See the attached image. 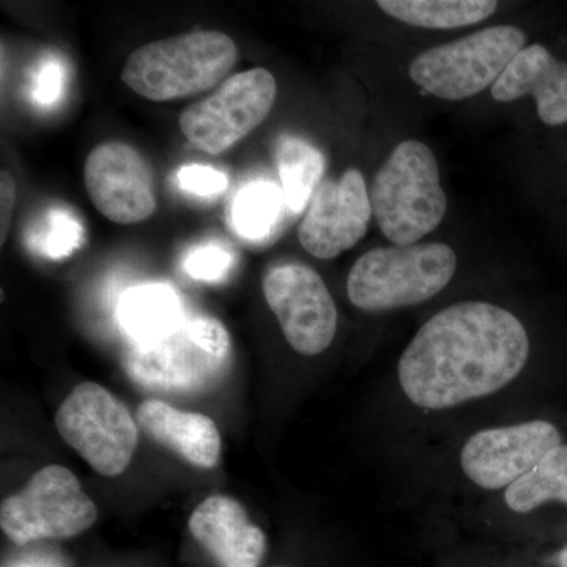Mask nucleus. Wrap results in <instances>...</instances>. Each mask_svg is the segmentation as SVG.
<instances>
[{
  "label": "nucleus",
  "instance_id": "1",
  "mask_svg": "<svg viewBox=\"0 0 567 567\" xmlns=\"http://www.w3.org/2000/svg\"><path fill=\"white\" fill-rule=\"evenodd\" d=\"M529 338L517 316L487 301H461L436 312L399 358L406 401L445 412L505 390L524 372Z\"/></svg>",
  "mask_w": 567,
  "mask_h": 567
},
{
  "label": "nucleus",
  "instance_id": "2",
  "mask_svg": "<svg viewBox=\"0 0 567 567\" xmlns=\"http://www.w3.org/2000/svg\"><path fill=\"white\" fill-rule=\"evenodd\" d=\"M237 61L229 35L193 31L137 48L123 65L122 81L152 102H173L210 91Z\"/></svg>",
  "mask_w": 567,
  "mask_h": 567
},
{
  "label": "nucleus",
  "instance_id": "3",
  "mask_svg": "<svg viewBox=\"0 0 567 567\" xmlns=\"http://www.w3.org/2000/svg\"><path fill=\"white\" fill-rule=\"evenodd\" d=\"M369 196L380 230L395 246L416 245L445 218L447 199L439 163L420 141L395 145Z\"/></svg>",
  "mask_w": 567,
  "mask_h": 567
},
{
  "label": "nucleus",
  "instance_id": "4",
  "mask_svg": "<svg viewBox=\"0 0 567 567\" xmlns=\"http://www.w3.org/2000/svg\"><path fill=\"white\" fill-rule=\"evenodd\" d=\"M456 270V252L445 244L375 248L353 264L347 297L361 311H393L431 300Z\"/></svg>",
  "mask_w": 567,
  "mask_h": 567
},
{
  "label": "nucleus",
  "instance_id": "5",
  "mask_svg": "<svg viewBox=\"0 0 567 567\" xmlns=\"http://www.w3.org/2000/svg\"><path fill=\"white\" fill-rule=\"evenodd\" d=\"M229 360L226 327L215 317L196 316L153 341L134 344L126 368L148 390L199 393L221 379Z\"/></svg>",
  "mask_w": 567,
  "mask_h": 567
},
{
  "label": "nucleus",
  "instance_id": "6",
  "mask_svg": "<svg viewBox=\"0 0 567 567\" xmlns=\"http://www.w3.org/2000/svg\"><path fill=\"white\" fill-rule=\"evenodd\" d=\"M525 44L520 29L495 25L424 51L410 63L409 74L436 99L461 102L494 85Z\"/></svg>",
  "mask_w": 567,
  "mask_h": 567
},
{
  "label": "nucleus",
  "instance_id": "7",
  "mask_svg": "<svg viewBox=\"0 0 567 567\" xmlns=\"http://www.w3.org/2000/svg\"><path fill=\"white\" fill-rule=\"evenodd\" d=\"M99 509L80 480L61 465H48L0 506V528L17 546L69 539L92 527Z\"/></svg>",
  "mask_w": 567,
  "mask_h": 567
},
{
  "label": "nucleus",
  "instance_id": "8",
  "mask_svg": "<svg viewBox=\"0 0 567 567\" xmlns=\"http://www.w3.org/2000/svg\"><path fill=\"white\" fill-rule=\"evenodd\" d=\"M62 439L99 475L114 477L128 468L140 442L132 412L99 383L74 386L55 413Z\"/></svg>",
  "mask_w": 567,
  "mask_h": 567
},
{
  "label": "nucleus",
  "instance_id": "9",
  "mask_svg": "<svg viewBox=\"0 0 567 567\" xmlns=\"http://www.w3.org/2000/svg\"><path fill=\"white\" fill-rule=\"evenodd\" d=\"M276 92L278 85L268 70L235 74L203 102L182 112L183 136L210 155L229 151L268 117Z\"/></svg>",
  "mask_w": 567,
  "mask_h": 567
},
{
  "label": "nucleus",
  "instance_id": "10",
  "mask_svg": "<svg viewBox=\"0 0 567 567\" xmlns=\"http://www.w3.org/2000/svg\"><path fill=\"white\" fill-rule=\"evenodd\" d=\"M561 443V429L540 417L481 429L462 445L458 466L480 491L505 492Z\"/></svg>",
  "mask_w": 567,
  "mask_h": 567
},
{
  "label": "nucleus",
  "instance_id": "11",
  "mask_svg": "<svg viewBox=\"0 0 567 567\" xmlns=\"http://www.w3.org/2000/svg\"><path fill=\"white\" fill-rule=\"evenodd\" d=\"M264 297L290 347L305 357L323 353L338 331V309L311 267L284 264L265 275Z\"/></svg>",
  "mask_w": 567,
  "mask_h": 567
},
{
  "label": "nucleus",
  "instance_id": "12",
  "mask_svg": "<svg viewBox=\"0 0 567 567\" xmlns=\"http://www.w3.org/2000/svg\"><path fill=\"white\" fill-rule=\"evenodd\" d=\"M84 185L96 210L112 223H142L156 210L151 166L125 142H104L89 153Z\"/></svg>",
  "mask_w": 567,
  "mask_h": 567
},
{
  "label": "nucleus",
  "instance_id": "13",
  "mask_svg": "<svg viewBox=\"0 0 567 567\" xmlns=\"http://www.w3.org/2000/svg\"><path fill=\"white\" fill-rule=\"evenodd\" d=\"M371 216L363 175L347 169L339 181L320 183L298 227V240L317 259H334L364 237Z\"/></svg>",
  "mask_w": 567,
  "mask_h": 567
},
{
  "label": "nucleus",
  "instance_id": "14",
  "mask_svg": "<svg viewBox=\"0 0 567 567\" xmlns=\"http://www.w3.org/2000/svg\"><path fill=\"white\" fill-rule=\"evenodd\" d=\"M189 532L219 567H257L267 536L251 524L246 509L230 496L213 495L193 511Z\"/></svg>",
  "mask_w": 567,
  "mask_h": 567
},
{
  "label": "nucleus",
  "instance_id": "15",
  "mask_svg": "<svg viewBox=\"0 0 567 567\" xmlns=\"http://www.w3.org/2000/svg\"><path fill=\"white\" fill-rule=\"evenodd\" d=\"M535 99L537 114L548 126L567 123V63L559 62L543 44H529L492 85L496 102Z\"/></svg>",
  "mask_w": 567,
  "mask_h": 567
},
{
  "label": "nucleus",
  "instance_id": "16",
  "mask_svg": "<svg viewBox=\"0 0 567 567\" xmlns=\"http://www.w3.org/2000/svg\"><path fill=\"white\" fill-rule=\"evenodd\" d=\"M136 423L159 445L197 468H213L221 456V435L212 417L182 412L175 406L148 399L136 410Z\"/></svg>",
  "mask_w": 567,
  "mask_h": 567
},
{
  "label": "nucleus",
  "instance_id": "17",
  "mask_svg": "<svg viewBox=\"0 0 567 567\" xmlns=\"http://www.w3.org/2000/svg\"><path fill=\"white\" fill-rule=\"evenodd\" d=\"M185 320L182 301L166 284H144L123 295L118 322L134 344H144L169 333Z\"/></svg>",
  "mask_w": 567,
  "mask_h": 567
},
{
  "label": "nucleus",
  "instance_id": "18",
  "mask_svg": "<svg viewBox=\"0 0 567 567\" xmlns=\"http://www.w3.org/2000/svg\"><path fill=\"white\" fill-rule=\"evenodd\" d=\"M503 503L517 516L547 505L567 506V443L551 450L528 475L507 487Z\"/></svg>",
  "mask_w": 567,
  "mask_h": 567
},
{
  "label": "nucleus",
  "instance_id": "19",
  "mask_svg": "<svg viewBox=\"0 0 567 567\" xmlns=\"http://www.w3.org/2000/svg\"><path fill=\"white\" fill-rule=\"evenodd\" d=\"M380 10L415 28L457 29L492 17L494 0H380Z\"/></svg>",
  "mask_w": 567,
  "mask_h": 567
},
{
  "label": "nucleus",
  "instance_id": "20",
  "mask_svg": "<svg viewBox=\"0 0 567 567\" xmlns=\"http://www.w3.org/2000/svg\"><path fill=\"white\" fill-rule=\"evenodd\" d=\"M276 163H278L287 208L293 213L303 212L322 183L324 171L322 153L300 137L286 136L276 147Z\"/></svg>",
  "mask_w": 567,
  "mask_h": 567
},
{
  "label": "nucleus",
  "instance_id": "21",
  "mask_svg": "<svg viewBox=\"0 0 567 567\" xmlns=\"http://www.w3.org/2000/svg\"><path fill=\"white\" fill-rule=\"evenodd\" d=\"M284 207L287 203L282 188L268 182L249 183L233 204L235 233L245 240H262L281 223Z\"/></svg>",
  "mask_w": 567,
  "mask_h": 567
},
{
  "label": "nucleus",
  "instance_id": "22",
  "mask_svg": "<svg viewBox=\"0 0 567 567\" xmlns=\"http://www.w3.org/2000/svg\"><path fill=\"white\" fill-rule=\"evenodd\" d=\"M183 267L197 281H221L233 267V254L219 245L200 246L186 257Z\"/></svg>",
  "mask_w": 567,
  "mask_h": 567
},
{
  "label": "nucleus",
  "instance_id": "23",
  "mask_svg": "<svg viewBox=\"0 0 567 567\" xmlns=\"http://www.w3.org/2000/svg\"><path fill=\"white\" fill-rule=\"evenodd\" d=\"M82 227L66 212H52L48 223L47 237L43 238V252L51 259H63L80 248Z\"/></svg>",
  "mask_w": 567,
  "mask_h": 567
},
{
  "label": "nucleus",
  "instance_id": "24",
  "mask_svg": "<svg viewBox=\"0 0 567 567\" xmlns=\"http://www.w3.org/2000/svg\"><path fill=\"white\" fill-rule=\"evenodd\" d=\"M178 183L185 192L197 194L200 197L216 196L226 192V174L219 173L215 167L204 164H192L182 167L178 173Z\"/></svg>",
  "mask_w": 567,
  "mask_h": 567
},
{
  "label": "nucleus",
  "instance_id": "25",
  "mask_svg": "<svg viewBox=\"0 0 567 567\" xmlns=\"http://www.w3.org/2000/svg\"><path fill=\"white\" fill-rule=\"evenodd\" d=\"M17 204V182L9 171L0 173V245L6 244Z\"/></svg>",
  "mask_w": 567,
  "mask_h": 567
},
{
  "label": "nucleus",
  "instance_id": "26",
  "mask_svg": "<svg viewBox=\"0 0 567 567\" xmlns=\"http://www.w3.org/2000/svg\"><path fill=\"white\" fill-rule=\"evenodd\" d=\"M62 73L58 63L48 62L37 76L35 96L40 104H52L61 95Z\"/></svg>",
  "mask_w": 567,
  "mask_h": 567
},
{
  "label": "nucleus",
  "instance_id": "27",
  "mask_svg": "<svg viewBox=\"0 0 567 567\" xmlns=\"http://www.w3.org/2000/svg\"><path fill=\"white\" fill-rule=\"evenodd\" d=\"M9 567H69L61 557L54 554H44V551H33L25 557L18 558Z\"/></svg>",
  "mask_w": 567,
  "mask_h": 567
},
{
  "label": "nucleus",
  "instance_id": "28",
  "mask_svg": "<svg viewBox=\"0 0 567 567\" xmlns=\"http://www.w3.org/2000/svg\"><path fill=\"white\" fill-rule=\"evenodd\" d=\"M555 561H557L558 567H567V546L563 547L561 550L558 551L557 557H555Z\"/></svg>",
  "mask_w": 567,
  "mask_h": 567
},
{
  "label": "nucleus",
  "instance_id": "29",
  "mask_svg": "<svg viewBox=\"0 0 567 567\" xmlns=\"http://www.w3.org/2000/svg\"><path fill=\"white\" fill-rule=\"evenodd\" d=\"M275 567H286V566H275Z\"/></svg>",
  "mask_w": 567,
  "mask_h": 567
}]
</instances>
